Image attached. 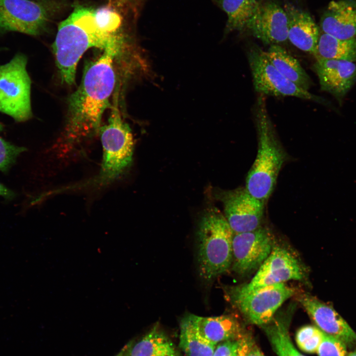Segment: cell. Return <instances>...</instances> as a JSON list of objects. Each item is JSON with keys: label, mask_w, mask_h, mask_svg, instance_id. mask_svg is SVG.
<instances>
[{"label": "cell", "mask_w": 356, "mask_h": 356, "mask_svg": "<svg viewBox=\"0 0 356 356\" xmlns=\"http://www.w3.org/2000/svg\"><path fill=\"white\" fill-rule=\"evenodd\" d=\"M121 44L107 47L85 67L80 86L69 99L65 129L68 141L74 142L99 132L103 113L111 106L109 100L116 84L113 60Z\"/></svg>", "instance_id": "1"}, {"label": "cell", "mask_w": 356, "mask_h": 356, "mask_svg": "<svg viewBox=\"0 0 356 356\" xmlns=\"http://www.w3.org/2000/svg\"><path fill=\"white\" fill-rule=\"evenodd\" d=\"M246 356H265L259 348L254 343L253 340L252 342L249 351Z\"/></svg>", "instance_id": "31"}, {"label": "cell", "mask_w": 356, "mask_h": 356, "mask_svg": "<svg viewBox=\"0 0 356 356\" xmlns=\"http://www.w3.org/2000/svg\"><path fill=\"white\" fill-rule=\"evenodd\" d=\"M219 198L234 233L252 231L261 226L265 203L252 195L246 187L223 191Z\"/></svg>", "instance_id": "12"}, {"label": "cell", "mask_w": 356, "mask_h": 356, "mask_svg": "<svg viewBox=\"0 0 356 356\" xmlns=\"http://www.w3.org/2000/svg\"><path fill=\"white\" fill-rule=\"evenodd\" d=\"M122 43L117 35L102 31L97 23L94 9L76 7L71 14L60 23L52 48L62 83H75L78 63L89 48L104 50Z\"/></svg>", "instance_id": "2"}, {"label": "cell", "mask_w": 356, "mask_h": 356, "mask_svg": "<svg viewBox=\"0 0 356 356\" xmlns=\"http://www.w3.org/2000/svg\"><path fill=\"white\" fill-rule=\"evenodd\" d=\"M128 356H174L177 355L173 343L157 326L131 347Z\"/></svg>", "instance_id": "20"}, {"label": "cell", "mask_w": 356, "mask_h": 356, "mask_svg": "<svg viewBox=\"0 0 356 356\" xmlns=\"http://www.w3.org/2000/svg\"><path fill=\"white\" fill-rule=\"evenodd\" d=\"M15 195V194L13 191L0 183V196H3L7 199H11Z\"/></svg>", "instance_id": "32"}, {"label": "cell", "mask_w": 356, "mask_h": 356, "mask_svg": "<svg viewBox=\"0 0 356 356\" xmlns=\"http://www.w3.org/2000/svg\"><path fill=\"white\" fill-rule=\"evenodd\" d=\"M246 30L265 44H279L288 40L286 13L276 2L259 0Z\"/></svg>", "instance_id": "13"}, {"label": "cell", "mask_w": 356, "mask_h": 356, "mask_svg": "<svg viewBox=\"0 0 356 356\" xmlns=\"http://www.w3.org/2000/svg\"><path fill=\"white\" fill-rule=\"evenodd\" d=\"M255 121L258 151L247 175L245 187L252 195L265 203L274 190L287 154L277 137L262 95L256 104Z\"/></svg>", "instance_id": "3"}, {"label": "cell", "mask_w": 356, "mask_h": 356, "mask_svg": "<svg viewBox=\"0 0 356 356\" xmlns=\"http://www.w3.org/2000/svg\"><path fill=\"white\" fill-rule=\"evenodd\" d=\"M287 324L285 319L276 318L263 327L273 350L278 356H305L292 343Z\"/></svg>", "instance_id": "24"}, {"label": "cell", "mask_w": 356, "mask_h": 356, "mask_svg": "<svg viewBox=\"0 0 356 356\" xmlns=\"http://www.w3.org/2000/svg\"><path fill=\"white\" fill-rule=\"evenodd\" d=\"M27 58L17 53L8 63L0 66V112L16 122L32 117L30 78L26 70Z\"/></svg>", "instance_id": "6"}, {"label": "cell", "mask_w": 356, "mask_h": 356, "mask_svg": "<svg viewBox=\"0 0 356 356\" xmlns=\"http://www.w3.org/2000/svg\"><path fill=\"white\" fill-rule=\"evenodd\" d=\"M247 57L254 89L261 95L292 96L325 103L323 98L300 88L285 78L270 62L266 51L258 45L250 46Z\"/></svg>", "instance_id": "8"}, {"label": "cell", "mask_w": 356, "mask_h": 356, "mask_svg": "<svg viewBox=\"0 0 356 356\" xmlns=\"http://www.w3.org/2000/svg\"><path fill=\"white\" fill-rule=\"evenodd\" d=\"M323 332L317 327L306 325L297 332L296 341L298 346L303 351L316 353L322 341Z\"/></svg>", "instance_id": "25"}, {"label": "cell", "mask_w": 356, "mask_h": 356, "mask_svg": "<svg viewBox=\"0 0 356 356\" xmlns=\"http://www.w3.org/2000/svg\"><path fill=\"white\" fill-rule=\"evenodd\" d=\"M314 69L319 79L321 89L341 101L356 81L355 62L318 59Z\"/></svg>", "instance_id": "15"}, {"label": "cell", "mask_w": 356, "mask_h": 356, "mask_svg": "<svg viewBox=\"0 0 356 356\" xmlns=\"http://www.w3.org/2000/svg\"><path fill=\"white\" fill-rule=\"evenodd\" d=\"M49 12L43 3L30 0H0V32L37 36L44 30Z\"/></svg>", "instance_id": "9"}, {"label": "cell", "mask_w": 356, "mask_h": 356, "mask_svg": "<svg viewBox=\"0 0 356 356\" xmlns=\"http://www.w3.org/2000/svg\"><path fill=\"white\" fill-rule=\"evenodd\" d=\"M346 356H356V349L347 353Z\"/></svg>", "instance_id": "33"}, {"label": "cell", "mask_w": 356, "mask_h": 356, "mask_svg": "<svg viewBox=\"0 0 356 356\" xmlns=\"http://www.w3.org/2000/svg\"><path fill=\"white\" fill-rule=\"evenodd\" d=\"M258 0H218L219 6L227 15L225 32L243 31L254 13Z\"/></svg>", "instance_id": "22"}, {"label": "cell", "mask_w": 356, "mask_h": 356, "mask_svg": "<svg viewBox=\"0 0 356 356\" xmlns=\"http://www.w3.org/2000/svg\"><path fill=\"white\" fill-rule=\"evenodd\" d=\"M96 21L100 29L104 32L116 35L121 24L120 15L111 8L101 7L94 9Z\"/></svg>", "instance_id": "26"}, {"label": "cell", "mask_w": 356, "mask_h": 356, "mask_svg": "<svg viewBox=\"0 0 356 356\" xmlns=\"http://www.w3.org/2000/svg\"><path fill=\"white\" fill-rule=\"evenodd\" d=\"M179 346L186 356H212L216 347L201 336L184 317L180 323Z\"/></svg>", "instance_id": "23"}, {"label": "cell", "mask_w": 356, "mask_h": 356, "mask_svg": "<svg viewBox=\"0 0 356 356\" xmlns=\"http://www.w3.org/2000/svg\"><path fill=\"white\" fill-rule=\"evenodd\" d=\"M118 91L113 96L108 123L99 132L103 150L99 173L94 178L80 186L108 185L117 179L132 163L133 137L129 126L121 116Z\"/></svg>", "instance_id": "5"}, {"label": "cell", "mask_w": 356, "mask_h": 356, "mask_svg": "<svg viewBox=\"0 0 356 356\" xmlns=\"http://www.w3.org/2000/svg\"><path fill=\"white\" fill-rule=\"evenodd\" d=\"M304 277V270L297 259L287 249L274 246L251 281L234 287L247 292L289 280H300Z\"/></svg>", "instance_id": "11"}, {"label": "cell", "mask_w": 356, "mask_h": 356, "mask_svg": "<svg viewBox=\"0 0 356 356\" xmlns=\"http://www.w3.org/2000/svg\"><path fill=\"white\" fill-rule=\"evenodd\" d=\"M284 10L288 20V40L297 48L313 54L319 38L317 25L307 12L291 4Z\"/></svg>", "instance_id": "18"}, {"label": "cell", "mask_w": 356, "mask_h": 356, "mask_svg": "<svg viewBox=\"0 0 356 356\" xmlns=\"http://www.w3.org/2000/svg\"><path fill=\"white\" fill-rule=\"evenodd\" d=\"M116 356H128V354L127 352L123 350L122 351L120 352L118 354H117Z\"/></svg>", "instance_id": "34"}, {"label": "cell", "mask_w": 356, "mask_h": 356, "mask_svg": "<svg viewBox=\"0 0 356 356\" xmlns=\"http://www.w3.org/2000/svg\"><path fill=\"white\" fill-rule=\"evenodd\" d=\"M240 339L222 342L216 346L212 356H235Z\"/></svg>", "instance_id": "29"}, {"label": "cell", "mask_w": 356, "mask_h": 356, "mask_svg": "<svg viewBox=\"0 0 356 356\" xmlns=\"http://www.w3.org/2000/svg\"><path fill=\"white\" fill-rule=\"evenodd\" d=\"M184 317L201 336L215 345L244 335L241 324L230 315L204 317L189 313Z\"/></svg>", "instance_id": "17"}, {"label": "cell", "mask_w": 356, "mask_h": 356, "mask_svg": "<svg viewBox=\"0 0 356 356\" xmlns=\"http://www.w3.org/2000/svg\"><path fill=\"white\" fill-rule=\"evenodd\" d=\"M346 344L339 339L323 332L317 352L318 356H346Z\"/></svg>", "instance_id": "28"}, {"label": "cell", "mask_w": 356, "mask_h": 356, "mask_svg": "<svg viewBox=\"0 0 356 356\" xmlns=\"http://www.w3.org/2000/svg\"><path fill=\"white\" fill-rule=\"evenodd\" d=\"M226 297L249 322L263 326L269 323L281 305L292 296L294 289L284 283L266 286L247 292L234 286L224 289Z\"/></svg>", "instance_id": "7"}, {"label": "cell", "mask_w": 356, "mask_h": 356, "mask_svg": "<svg viewBox=\"0 0 356 356\" xmlns=\"http://www.w3.org/2000/svg\"><path fill=\"white\" fill-rule=\"evenodd\" d=\"M177 356V355H176V356Z\"/></svg>", "instance_id": "36"}, {"label": "cell", "mask_w": 356, "mask_h": 356, "mask_svg": "<svg viewBox=\"0 0 356 356\" xmlns=\"http://www.w3.org/2000/svg\"><path fill=\"white\" fill-rule=\"evenodd\" d=\"M3 130V125L0 123V133Z\"/></svg>", "instance_id": "35"}, {"label": "cell", "mask_w": 356, "mask_h": 356, "mask_svg": "<svg viewBox=\"0 0 356 356\" xmlns=\"http://www.w3.org/2000/svg\"><path fill=\"white\" fill-rule=\"evenodd\" d=\"M324 33L341 40L356 39V0L331 1L321 18Z\"/></svg>", "instance_id": "16"}, {"label": "cell", "mask_w": 356, "mask_h": 356, "mask_svg": "<svg viewBox=\"0 0 356 356\" xmlns=\"http://www.w3.org/2000/svg\"><path fill=\"white\" fill-rule=\"evenodd\" d=\"M274 245L268 229L260 226L255 230L234 233L232 240L233 271L245 275L258 269L269 256Z\"/></svg>", "instance_id": "10"}, {"label": "cell", "mask_w": 356, "mask_h": 356, "mask_svg": "<svg viewBox=\"0 0 356 356\" xmlns=\"http://www.w3.org/2000/svg\"><path fill=\"white\" fill-rule=\"evenodd\" d=\"M299 301L319 329L346 345L356 343V333L331 306L308 294Z\"/></svg>", "instance_id": "14"}, {"label": "cell", "mask_w": 356, "mask_h": 356, "mask_svg": "<svg viewBox=\"0 0 356 356\" xmlns=\"http://www.w3.org/2000/svg\"><path fill=\"white\" fill-rule=\"evenodd\" d=\"M26 150L24 147L15 145L0 137V171L6 173L17 157Z\"/></svg>", "instance_id": "27"}, {"label": "cell", "mask_w": 356, "mask_h": 356, "mask_svg": "<svg viewBox=\"0 0 356 356\" xmlns=\"http://www.w3.org/2000/svg\"><path fill=\"white\" fill-rule=\"evenodd\" d=\"M313 55L316 60L327 59L356 61V39L341 40L328 34L320 35Z\"/></svg>", "instance_id": "21"}, {"label": "cell", "mask_w": 356, "mask_h": 356, "mask_svg": "<svg viewBox=\"0 0 356 356\" xmlns=\"http://www.w3.org/2000/svg\"><path fill=\"white\" fill-rule=\"evenodd\" d=\"M234 232L224 216L216 208L207 211L196 232L199 276L210 283L231 267Z\"/></svg>", "instance_id": "4"}, {"label": "cell", "mask_w": 356, "mask_h": 356, "mask_svg": "<svg viewBox=\"0 0 356 356\" xmlns=\"http://www.w3.org/2000/svg\"><path fill=\"white\" fill-rule=\"evenodd\" d=\"M268 58L285 78L301 88L309 90L312 82L298 60L279 44L270 45L266 51Z\"/></svg>", "instance_id": "19"}, {"label": "cell", "mask_w": 356, "mask_h": 356, "mask_svg": "<svg viewBox=\"0 0 356 356\" xmlns=\"http://www.w3.org/2000/svg\"><path fill=\"white\" fill-rule=\"evenodd\" d=\"M253 340L245 335L240 339L235 356H246Z\"/></svg>", "instance_id": "30"}]
</instances>
